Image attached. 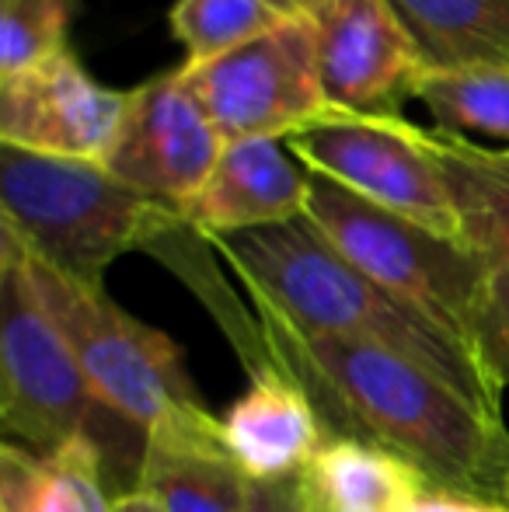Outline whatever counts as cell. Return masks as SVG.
Returning a JSON list of instances; mask_svg holds the SVG:
<instances>
[{"mask_svg": "<svg viewBox=\"0 0 509 512\" xmlns=\"http://www.w3.org/2000/svg\"><path fill=\"white\" fill-rule=\"evenodd\" d=\"M255 310L269 363L304 387L328 436L398 453L433 488L489 495V464L503 422H492L464 394L398 352L307 335L272 310Z\"/></svg>", "mask_w": 509, "mask_h": 512, "instance_id": "obj_1", "label": "cell"}, {"mask_svg": "<svg viewBox=\"0 0 509 512\" xmlns=\"http://www.w3.org/2000/svg\"><path fill=\"white\" fill-rule=\"evenodd\" d=\"M210 244L238 272L255 307L307 335L398 352L464 394L492 422H503V387L478 352L363 276L307 213L276 227L213 237Z\"/></svg>", "mask_w": 509, "mask_h": 512, "instance_id": "obj_2", "label": "cell"}, {"mask_svg": "<svg viewBox=\"0 0 509 512\" xmlns=\"http://www.w3.org/2000/svg\"><path fill=\"white\" fill-rule=\"evenodd\" d=\"M0 227L35 262L88 286L129 251H154L182 234L175 209L140 196L102 161L49 157L0 143Z\"/></svg>", "mask_w": 509, "mask_h": 512, "instance_id": "obj_3", "label": "cell"}, {"mask_svg": "<svg viewBox=\"0 0 509 512\" xmlns=\"http://www.w3.org/2000/svg\"><path fill=\"white\" fill-rule=\"evenodd\" d=\"M307 216L363 276L471 345V324L492 272L475 248L370 203L318 171H311Z\"/></svg>", "mask_w": 509, "mask_h": 512, "instance_id": "obj_4", "label": "cell"}, {"mask_svg": "<svg viewBox=\"0 0 509 512\" xmlns=\"http://www.w3.org/2000/svg\"><path fill=\"white\" fill-rule=\"evenodd\" d=\"M28 265L49 314L63 328L95 391L102 408L98 422H112L123 436L147 443V429L164 411L196 405L199 391L175 338L126 314L105 286L67 279L32 255Z\"/></svg>", "mask_w": 509, "mask_h": 512, "instance_id": "obj_5", "label": "cell"}, {"mask_svg": "<svg viewBox=\"0 0 509 512\" xmlns=\"http://www.w3.org/2000/svg\"><path fill=\"white\" fill-rule=\"evenodd\" d=\"M98 398L35 286L28 251L0 227V429L4 443L53 453L95 429Z\"/></svg>", "mask_w": 509, "mask_h": 512, "instance_id": "obj_6", "label": "cell"}, {"mask_svg": "<svg viewBox=\"0 0 509 512\" xmlns=\"http://www.w3.org/2000/svg\"><path fill=\"white\" fill-rule=\"evenodd\" d=\"M182 70L224 143L290 140L332 112L314 18H286L245 46L210 63H182Z\"/></svg>", "mask_w": 509, "mask_h": 512, "instance_id": "obj_7", "label": "cell"}, {"mask_svg": "<svg viewBox=\"0 0 509 512\" xmlns=\"http://www.w3.org/2000/svg\"><path fill=\"white\" fill-rule=\"evenodd\" d=\"M286 147L307 171L346 185L349 192L461 241L454 199L433 154L422 147L419 126L401 115L332 112L293 133Z\"/></svg>", "mask_w": 509, "mask_h": 512, "instance_id": "obj_8", "label": "cell"}, {"mask_svg": "<svg viewBox=\"0 0 509 512\" xmlns=\"http://www.w3.org/2000/svg\"><path fill=\"white\" fill-rule=\"evenodd\" d=\"M224 154V140L199 105L182 67L126 91V108L102 164L140 196L182 209L196 199Z\"/></svg>", "mask_w": 509, "mask_h": 512, "instance_id": "obj_9", "label": "cell"}, {"mask_svg": "<svg viewBox=\"0 0 509 512\" xmlns=\"http://www.w3.org/2000/svg\"><path fill=\"white\" fill-rule=\"evenodd\" d=\"M318 70L332 108L401 115L419 98L426 67L387 0H328L318 14Z\"/></svg>", "mask_w": 509, "mask_h": 512, "instance_id": "obj_10", "label": "cell"}, {"mask_svg": "<svg viewBox=\"0 0 509 512\" xmlns=\"http://www.w3.org/2000/svg\"><path fill=\"white\" fill-rule=\"evenodd\" d=\"M126 91L102 88L70 49L0 77V143L49 157L102 161Z\"/></svg>", "mask_w": 509, "mask_h": 512, "instance_id": "obj_11", "label": "cell"}, {"mask_svg": "<svg viewBox=\"0 0 509 512\" xmlns=\"http://www.w3.org/2000/svg\"><path fill=\"white\" fill-rule=\"evenodd\" d=\"M136 492L161 512H241L252 478L227 450L220 418L196 401L164 411L147 429Z\"/></svg>", "mask_w": 509, "mask_h": 512, "instance_id": "obj_12", "label": "cell"}, {"mask_svg": "<svg viewBox=\"0 0 509 512\" xmlns=\"http://www.w3.org/2000/svg\"><path fill=\"white\" fill-rule=\"evenodd\" d=\"M311 171L297 161L286 140L224 143L217 168L182 209L185 227L203 241L241 230L276 227L307 213Z\"/></svg>", "mask_w": 509, "mask_h": 512, "instance_id": "obj_13", "label": "cell"}, {"mask_svg": "<svg viewBox=\"0 0 509 512\" xmlns=\"http://www.w3.org/2000/svg\"><path fill=\"white\" fill-rule=\"evenodd\" d=\"M224 443L252 481L300 478L328 443L314 401L276 363L252 370L248 391L220 418Z\"/></svg>", "mask_w": 509, "mask_h": 512, "instance_id": "obj_14", "label": "cell"}, {"mask_svg": "<svg viewBox=\"0 0 509 512\" xmlns=\"http://www.w3.org/2000/svg\"><path fill=\"white\" fill-rule=\"evenodd\" d=\"M300 488L314 512H412L433 485L398 453L332 436L304 467Z\"/></svg>", "mask_w": 509, "mask_h": 512, "instance_id": "obj_15", "label": "cell"}, {"mask_svg": "<svg viewBox=\"0 0 509 512\" xmlns=\"http://www.w3.org/2000/svg\"><path fill=\"white\" fill-rule=\"evenodd\" d=\"M105 450L91 432L53 453L0 446V512H112Z\"/></svg>", "mask_w": 509, "mask_h": 512, "instance_id": "obj_16", "label": "cell"}, {"mask_svg": "<svg viewBox=\"0 0 509 512\" xmlns=\"http://www.w3.org/2000/svg\"><path fill=\"white\" fill-rule=\"evenodd\" d=\"M419 140L447 182L461 241L492 269H509V150L422 126Z\"/></svg>", "mask_w": 509, "mask_h": 512, "instance_id": "obj_17", "label": "cell"}, {"mask_svg": "<svg viewBox=\"0 0 509 512\" xmlns=\"http://www.w3.org/2000/svg\"><path fill=\"white\" fill-rule=\"evenodd\" d=\"M426 74L509 67V0H387Z\"/></svg>", "mask_w": 509, "mask_h": 512, "instance_id": "obj_18", "label": "cell"}, {"mask_svg": "<svg viewBox=\"0 0 509 512\" xmlns=\"http://www.w3.org/2000/svg\"><path fill=\"white\" fill-rule=\"evenodd\" d=\"M419 102L436 119V129L464 140H496L509 150V67H468L426 74Z\"/></svg>", "mask_w": 509, "mask_h": 512, "instance_id": "obj_19", "label": "cell"}, {"mask_svg": "<svg viewBox=\"0 0 509 512\" xmlns=\"http://www.w3.org/2000/svg\"><path fill=\"white\" fill-rule=\"evenodd\" d=\"M286 14L269 0H175L171 35L185 46V63H210L283 25Z\"/></svg>", "mask_w": 509, "mask_h": 512, "instance_id": "obj_20", "label": "cell"}, {"mask_svg": "<svg viewBox=\"0 0 509 512\" xmlns=\"http://www.w3.org/2000/svg\"><path fill=\"white\" fill-rule=\"evenodd\" d=\"M74 0H4L0 4V77H14L63 53Z\"/></svg>", "mask_w": 509, "mask_h": 512, "instance_id": "obj_21", "label": "cell"}, {"mask_svg": "<svg viewBox=\"0 0 509 512\" xmlns=\"http://www.w3.org/2000/svg\"><path fill=\"white\" fill-rule=\"evenodd\" d=\"M471 345L499 387H509V269H492L471 324Z\"/></svg>", "mask_w": 509, "mask_h": 512, "instance_id": "obj_22", "label": "cell"}, {"mask_svg": "<svg viewBox=\"0 0 509 512\" xmlns=\"http://www.w3.org/2000/svg\"><path fill=\"white\" fill-rule=\"evenodd\" d=\"M241 512H314L304 499L300 478L283 481H252V492Z\"/></svg>", "mask_w": 509, "mask_h": 512, "instance_id": "obj_23", "label": "cell"}, {"mask_svg": "<svg viewBox=\"0 0 509 512\" xmlns=\"http://www.w3.org/2000/svg\"><path fill=\"white\" fill-rule=\"evenodd\" d=\"M412 512H509V502L475 492H450V488H429L415 502Z\"/></svg>", "mask_w": 509, "mask_h": 512, "instance_id": "obj_24", "label": "cell"}, {"mask_svg": "<svg viewBox=\"0 0 509 512\" xmlns=\"http://www.w3.org/2000/svg\"><path fill=\"white\" fill-rule=\"evenodd\" d=\"M489 495L509 502V429L496 436V450H492L489 464Z\"/></svg>", "mask_w": 509, "mask_h": 512, "instance_id": "obj_25", "label": "cell"}, {"mask_svg": "<svg viewBox=\"0 0 509 512\" xmlns=\"http://www.w3.org/2000/svg\"><path fill=\"white\" fill-rule=\"evenodd\" d=\"M276 11H283L286 18H314L328 0H269Z\"/></svg>", "mask_w": 509, "mask_h": 512, "instance_id": "obj_26", "label": "cell"}, {"mask_svg": "<svg viewBox=\"0 0 509 512\" xmlns=\"http://www.w3.org/2000/svg\"><path fill=\"white\" fill-rule=\"evenodd\" d=\"M112 512H161V506H157L150 495L143 492H126L116 499V506H112Z\"/></svg>", "mask_w": 509, "mask_h": 512, "instance_id": "obj_27", "label": "cell"}]
</instances>
